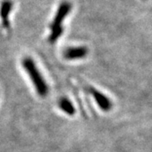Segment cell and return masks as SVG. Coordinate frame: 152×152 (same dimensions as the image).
<instances>
[{
  "label": "cell",
  "instance_id": "cell-2",
  "mask_svg": "<svg viewBox=\"0 0 152 152\" xmlns=\"http://www.w3.org/2000/svg\"><path fill=\"white\" fill-rule=\"evenodd\" d=\"M22 64L25 69L29 74V76L31 79L38 94L42 97L46 96L47 94L48 93V86L37 69L34 61L31 58H26L23 59Z\"/></svg>",
  "mask_w": 152,
  "mask_h": 152
},
{
  "label": "cell",
  "instance_id": "cell-3",
  "mask_svg": "<svg viewBox=\"0 0 152 152\" xmlns=\"http://www.w3.org/2000/svg\"><path fill=\"white\" fill-rule=\"evenodd\" d=\"M90 92L92 95V96L95 98L96 103L99 106V107L102 109L104 112H108L112 109V102L109 100L108 98L106 96H104L102 93H101L100 91H96L94 88H91L90 89Z\"/></svg>",
  "mask_w": 152,
  "mask_h": 152
},
{
  "label": "cell",
  "instance_id": "cell-4",
  "mask_svg": "<svg viewBox=\"0 0 152 152\" xmlns=\"http://www.w3.org/2000/svg\"><path fill=\"white\" fill-rule=\"evenodd\" d=\"M13 9V2L11 0H4L0 6V17L4 27H10V14Z\"/></svg>",
  "mask_w": 152,
  "mask_h": 152
},
{
  "label": "cell",
  "instance_id": "cell-6",
  "mask_svg": "<svg viewBox=\"0 0 152 152\" xmlns=\"http://www.w3.org/2000/svg\"><path fill=\"white\" fill-rule=\"evenodd\" d=\"M58 106L62 111H64L65 113L69 114L70 116L75 113V109L74 107L73 104L71 103L70 101L67 98H62L58 102Z\"/></svg>",
  "mask_w": 152,
  "mask_h": 152
},
{
  "label": "cell",
  "instance_id": "cell-1",
  "mask_svg": "<svg viewBox=\"0 0 152 152\" xmlns=\"http://www.w3.org/2000/svg\"><path fill=\"white\" fill-rule=\"evenodd\" d=\"M71 9H72V5L68 1H64L59 4L58 10L56 12L54 19L50 26V29L52 31L50 37H49L50 42L53 43L61 37L63 31H64L63 27H62V24L64 20V19L69 14Z\"/></svg>",
  "mask_w": 152,
  "mask_h": 152
},
{
  "label": "cell",
  "instance_id": "cell-5",
  "mask_svg": "<svg viewBox=\"0 0 152 152\" xmlns=\"http://www.w3.org/2000/svg\"><path fill=\"white\" fill-rule=\"evenodd\" d=\"M88 53V49L86 47H76L66 49L64 56L66 59L74 60L83 58Z\"/></svg>",
  "mask_w": 152,
  "mask_h": 152
}]
</instances>
